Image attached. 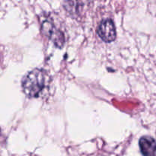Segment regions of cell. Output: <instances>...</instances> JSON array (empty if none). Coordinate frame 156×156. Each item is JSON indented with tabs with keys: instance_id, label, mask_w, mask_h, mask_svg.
Masks as SVG:
<instances>
[{
	"instance_id": "1",
	"label": "cell",
	"mask_w": 156,
	"mask_h": 156,
	"mask_svg": "<svg viewBox=\"0 0 156 156\" xmlns=\"http://www.w3.org/2000/svg\"><path fill=\"white\" fill-rule=\"evenodd\" d=\"M46 85V76L44 71L34 69L24 76L22 88L24 94L30 98H37Z\"/></svg>"
},
{
	"instance_id": "4",
	"label": "cell",
	"mask_w": 156,
	"mask_h": 156,
	"mask_svg": "<svg viewBox=\"0 0 156 156\" xmlns=\"http://www.w3.org/2000/svg\"><path fill=\"white\" fill-rule=\"evenodd\" d=\"M140 151L143 156H156V142L150 136H143L139 141Z\"/></svg>"
},
{
	"instance_id": "2",
	"label": "cell",
	"mask_w": 156,
	"mask_h": 156,
	"mask_svg": "<svg viewBox=\"0 0 156 156\" xmlns=\"http://www.w3.org/2000/svg\"><path fill=\"white\" fill-rule=\"evenodd\" d=\"M42 31L46 36L48 37L53 44L59 48L63 47L65 43V37L61 30H58L50 21H45L42 24Z\"/></svg>"
},
{
	"instance_id": "3",
	"label": "cell",
	"mask_w": 156,
	"mask_h": 156,
	"mask_svg": "<svg viewBox=\"0 0 156 156\" xmlns=\"http://www.w3.org/2000/svg\"><path fill=\"white\" fill-rule=\"evenodd\" d=\"M98 34L106 43H111L116 39L115 25L111 19H105L101 22L98 27Z\"/></svg>"
}]
</instances>
